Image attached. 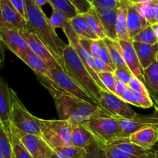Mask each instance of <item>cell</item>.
Listing matches in <instances>:
<instances>
[{
	"label": "cell",
	"mask_w": 158,
	"mask_h": 158,
	"mask_svg": "<svg viewBox=\"0 0 158 158\" xmlns=\"http://www.w3.org/2000/svg\"><path fill=\"white\" fill-rule=\"evenodd\" d=\"M116 1H117V2H120V0H116Z\"/></svg>",
	"instance_id": "61"
},
{
	"label": "cell",
	"mask_w": 158,
	"mask_h": 158,
	"mask_svg": "<svg viewBox=\"0 0 158 158\" xmlns=\"http://www.w3.org/2000/svg\"><path fill=\"white\" fill-rule=\"evenodd\" d=\"M95 60L96 66H97V69H98L99 73L100 72H114V69L111 68L107 63H105L104 61L101 60L100 58L94 59Z\"/></svg>",
	"instance_id": "46"
},
{
	"label": "cell",
	"mask_w": 158,
	"mask_h": 158,
	"mask_svg": "<svg viewBox=\"0 0 158 158\" xmlns=\"http://www.w3.org/2000/svg\"><path fill=\"white\" fill-rule=\"evenodd\" d=\"M12 128L32 158H51L54 154L52 148L43 137L21 132L13 127Z\"/></svg>",
	"instance_id": "11"
},
{
	"label": "cell",
	"mask_w": 158,
	"mask_h": 158,
	"mask_svg": "<svg viewBox=\"0 0 158 158\" xmlns=\"http://www.w3.org/2000/svg\"><path fill=\"white\" fill-rule=\"evenodd\" d=\"M13 158H15V157H14V156H13Z\"/></svg>",
	"instance_id": "63"
},
{
	"label": "cell",
	"mask_w": 158,
	"mask_h": 158,
	"mask_svg": "<svg viewBox=\"0 0 158 158\" xmlns=\"http://www.w3.org/2000/svg\"><path fill=\"white\" fill-rule=\"evenodd\" d=\"M88 1H89V2H90V3H91V4H92V2H93V0H88Z\"/></svg>",
	"instance_id": "59"
},
{
	"label": "cell",
	"mask_w": 158,
	"mask_h": 158,
	"mask_svg": "<svg viewBox=\"0 0 158 158\" xmlns=\"http://www.w3.org/2000/svg\"><path fill=\"white\" fill-rule=\"evenodd\" d=\"M154 13L155 23H158V0L154 1Z\"/></svg>",
	"instance_id": "49"
},
{
	"label": "cell",
	"mask_w": 158,
	"mask_h": 158,
	"mask_svg": "<svg viewBox=\"0 0 158 158\" xmlns=\"http://www.w3.org/2000/svg\"><path fill=\"white\" fill-rule=\"evenodd\" d=\"M138 158H157V152H152V151H147L144 154Z\"/></svg>",
	"instance_id": "50"
},
{
	"label": "cell",
	"mask_w": 158,
	"mask_h": 158,
	"mask_svg": "<svg viewBox=\"0 0 158 158\" xmlns=\"http://www.w3.org/2000/svg\"><path fill=\"white\" fill-rule=\"evenodd\" d=\"M136 1H137V2H138V0H136Z\"/></svg>",
	"instance_id": "62"
},
{
	"label": "cell",
	"mask_w": 158,
	"mask_h": 158,
	"mask_svg": "<svg viewBox=\"0 0 158 158\" xmlns=\"http://www.w3.org/2000/svg\"><path fill=\"white\" fill-rule=\"evenodd\" d=\"M103 40L107 46L110 56V58L116 69L127 67L124 60H123V52H122V49L120 43H119V40H113L107 37L104 38Z\"/></svg>",
	"instance_id": "24"
},
{
	"label": "cell",
	"mask_w": 158,
	"mask_h": 158,
	"mask_svg": "<svg viewBox=\"0 0 158 158\" xmlns=\"http://www.w3.org/2000/svg\"><path fill=\"white\" fill-rule=\"evenodd\" d=\"M11 141H12V152L15 158H32L31 154L26 149L19 137L15 132L13 128H11Z\"/></svg>",
	"instance_id": "28"
},
{
	"label": "cell",
	"mask_w": 158,
	"mask_h": 158,
	"mask_svg": "<svg viewBox=\"0 0 158 158\" xmlns=\"http://www.w3.org/2000/svg\"><path fill=\"white\" fill-rule=\"evenodd\" d=\"M128 86H129L133 91H134V92L140 93V94H146V95L151 96V94H150L149 90H148V88L146 87V86H145L138 78H137L135 76H133L132 79H131L129 84H128Z\"/></svg>",
	"instance_id": "37"
},
{
	"label": "cell",
	"mask_w": 158,
	"mask_h": 158,
	"mask_svg": "<svg viewBox=\"0 0 158 158\" xmlns=\"http://www.w3.org/2000/svg\"><path fill=\"white\" fill-rule=\"evenodd\" d=\"M114 75L118 80H120L126 84H129L130 81L133 77V73L131 71L127 68H117L114 70Z\"/></svg>",
	"instance_id": "38"
},
{
	"label": "cell",
	"mask_w": 158,
	"mask_h": 158,
	"mask_svg": "<svg viewBox=\"0 0 158 158\" xmlns=\"http://www.w3.org/2000/svg\"><path fill=\"white\" fill-rule=\"evenodd\" d=\"M120 98L125 101L126 103H127L128 104H132L134 106H137V107H140L139 106L138 102L136 100V97L134 94V91L131 89V88L128 86L126 89V90L123 93L122 96L120 97Z\"/></svg>",
	"instance_id": "43"
},
{
	"label": "cell",
	"mask_w": 158,
	"mask_h": 158,
	"mask_svg": "<svg viewBox=\"0 0 158 158\" xmlns=\"http://www.w3.org/2000/svg\"><path fill=\"white\" fill-rule=\"evenodd\" d=\"M134 94L136 97V100L138 102L140 107L142 108H151L154 106V103L153 101L151 96L146 94L137 93L134 91Z\"/></svg>",
	"instance_id": "40"
},
{
	"label": "cell",
	"mask_w": 158,
	"mask_h": 158,
	"mask_svg": "<svg viewBox=\"0 0 158 158\" xmlns=\"http://www.w3.org/2000/svg\"><path fill=\"white\" fill-rule=\"evenodd\" d=\"M126 1L131 2H137V1H136V0H126Z\"/></svg>",
	"instance_id": "56"
},
{
	"label": "cell",
	"mask_w": 158,
	"mask_h": 158,
	"mask_svg": "<svg viewBox=\"0 0 158 158\" xmlns=\"http://www.w3.org/2000/svg\"><path fill=\"white\" fill-rule=\"evenodd\" d=\"M151 26H152L153 29H154V33H155L156 37H157V39L158 40V23H155V24L151 25Z\"/></svg>",
	"instance_id": "53"
},
{
	"label": "cell",
	"mask_w": 158,
	"mask_h": 158,
	"mask_svg": "<svg viewBox=\"0 0 158 158\" xmlns=\"http://www.w3.org/2000/svg\"><path fill=\"white\" fill-rule=\"evenodd\" d=\"M63 29L64 33L66 34V37H67L68 40H69V43L73 46V48L75 49V50L77 51V54L79 55L80 58L81 59L83 63H84V65L86 66V69L89 71V74H90L91 77H93V79L95 80V82L97 83V85L100 86V88L102 90H107V89H106V87L103 86L102 82L100 81V78H99V71L98 69H97V66H96L94 58L87 52V51L85 50V49L82 47L81 45L80 44V41H79L80 36L77 35V32H75L74 29L73 28L72 25H71L70 23V21H69L66 25H65L64 27L63 28Z\"/></svg>",
	"instance_id": "8"
},
{
	"label": "cell",
	"mask_w": 158,
	"mask_h": 158,
	"mask_svg": "<svg viewBox=\"0 0 158 158\" xmlns=\"http://www.w3.org/2000/svg\"><path fill=\"white\" fill-rule=\"evenodd\" d=\"M25 2L27 30L36 34L43 40L62 69L66 72L63 53L67 44L57 35L55 29L51 26L49 19L45 15L41 7L36 4L35 0H25Z\"/></svg>",
	"instance_id": "2"
},
{
	"label": "cell",
	"mask_w": 158,
	"mask_h": 158,
	"mask_svg": "<svg viewBox=\"0 0 158 158\" xmlns=\"http://www.w3.org/2000/svg\"><path fill=\"white\" fill-rule=\"evenodd\" d=\"M156 61L158 62V52H157V56H156Z\"/></svg>",
	"instance_id": "58"
},
{
	"label": "cell",
	"mask_w": 158,
	"mask_h": 158,
	"mask_svg": "<svg viewBox=\"0 0 158 158\" xmlns=\"http://www.w3.org/2000/svg\"><path fill=\"white\" fill-rule=\"evenodd\" d=\"M83 124L105 147L110 146L120 137V123L117 117H95L83 122Z\"/></svg>",
	"instance_id": "6"
},
{
	"label": "cell",
	"mask_w": 158,
	"mask_h": 158,
	"mask_svg": "<svg viewBox=\"0 0 158 158\" xmlns=\"http://www.w3.org/2000/svg\"><path fill=\"white\" fill-rule=\"evenodd\" d=\"M89 54L94 59L100 58L101 55V46L100 40H90L89 43Z\"/></svg>",
	"instance_id": "44"
},
{
	"label": "cell",
	"mask_w": 158,
	"mask_h": 158,
	"mask_svg": "<svg viewBox=\"0 0 158 158\" xmlns=\"http://www.w3.org/2000/svg\"><path fill=\"white\" fill-rule=\"evenodd\" d=\"M69 21L79 36L88 40H99L97 35L89 29L87 23L81 14H78L76 17L69 19Z\"/></svg>",
	"instance_id": "26"
},
{
	"label": "cell",
	"mask_w": 158,
	"mask_h": 158,
	"mask_svg": "<svg viewBox=\"0 0 158 158\" xmlns=\"http://www.w3.org/2000/svg\"><path fill=\"white\" fill-rule=\"evenodd\" d=\"M11 88L7 82L0 76V123H2L8 131H11Z\"/></svg>",
	"instance_id": "15"
},
{
	"label": "cell",
	"mask_w": 158,
	"mask_h": 158,
	"mask_svg": "<svg viewBox=\"0 0 158 158\" xmlns=\"http://www.w3.org/2000/svg\"><path fill=\"white\" fill-rule=\"evenodd\" d=\"M54 153L58 158H84L86 154V150L72 145L55 149Z\"/></svg>",
	"instance_id": "29"
},
{
	"label": "cell",
	"mask_w": 158,
	"mask_h": 158,
	"mask_svg": "<svg viewBox=\"0 0 158 158\" xmlns=\"http://www.w3.org/2000/svg\"><path fill=\"white\" fill-rule=\"evenodd\" d=\"M51 158H58V157H57V156L56 155V154H55V153H54V154H52V157H51Z\"/></svg>",
	"instance_id": "55"
},
{
	"label": "cell",
	"mask_w": 158,
	"mask_h": 158,
	"mask_svg": "<svg viewBox=\"0 0 158 158\" xmlns=\"http://www.w3.org/2000/svg\"><path fill=\"white\" fill-rule=\"evenodd\" d=\"M36 77L53 98L60 120L83 123L95 117H114L102 106L91 104L63 90L52 80Z\"/></svg>",
	"instance_id": "1"
},
{
	"label": "cell",
	"mask_w": 158,
	"mask_h": 158,
	"mask_svg": "<svg viewBox=\"0 0 158 158\" xmlns=\"http://www.w3.org/2000/svg\"><path fill=\"white\" fill-rule=\"evenodd\" d=\"M1 28H13V27H10L9 26H8L6 23L3 20L2 16V12H1V6H0V29Z\"/></svg>",
	"instance_id": "51"
},
{
	"label": "cell",
	"mask_w": 158,
	"mask_h": 158,
	"mask_svg": "<svg viewBox=\"0 0 158 158\" xmlns=\"http://www.w3.org/2000/svg\"><path fill=\"white\" fill-rule=\"evenodd\" d=\"M137 7L140 15L148 21L150 25L155 24L154 13V1L147 3L137 2Z\"/></svg>",
	"instance_id": "33"
},
{
	"label": "cell",
	"mask_w": 158,
	"mask_h": 158,
	"mask_svg": "<svg viewBox=\"0 0 158 158\" xmlns=\"http://www.w3.org/2000/svg\"><path fill=\"white\" fill-rule=\"evenodd\" d=\"M127 87H128L127 84L123 83V82L120 81V80H117V81H116V83H115V86H114V94L120 98V97L122 96L123 93L126 90V89Z\"/></svg>",
	"instance_id": "47"
},
{
	"label": "cell",
	"mask_w": 158,
	"mask_h": 158,
	"mask_svg": "<svg viewBox=\"0 0 158 158\" xmlns=\"http://www.w3.org/2000/svg\"><path fill=\"white\" fill-rule=\"evenodd\" d=\"M69 2L75 7L79 14L86 13L93 8V5L88 0H69Z\"/></svg>",
	"instance_id": "39"
},
{
	"label": "cell",
	"mask_w": 158,
	"mask_h": 158,
	"mask_svg": "<svg viewBox=\"0 0 158 158\" xmlns=\"http://www.w3.org/2000/svg\"><path fill=\"white\" fill-rule=\"evenodd\" d=\"M106 158H138L136 156L130 154L115 146L105 147Z\"/></svg>",
	"instance_id": "36"
},
{
	"label": "cell",
	"mask_w": 158,
	"mask_h": 158,
	"mask_svg": "<svg viewBox=\"0 0 158 158\" xmlns=\"http://www.w3.org/2000/svg\"><path fill=\"white\" fill-rule=\"evenodd\" d=\"M19 59L35 73V75L45 77L51 80L50 69L49 66L32 51L30 50L26 52L22 56H20Z\"/></svg>",
	"instance_id": "22"
},
{
	"label": "cell",
	"mask_w": 158,
	"mask_h": 158,
	"mask_svg": "<svg viewBox=\"0 0 158 158\" xmlns=\"http://www.w3.org/2000/svg\"><path fill=\"white\" fill-rule=\"evenodd\" d=\"M157 158H158V153L157 152Z\"/></svg>",
	"instance_id": "60"
},
{
	"label": "cell",
	"mask_w": 158,
	"mask_h": 158,
	"mask_svg": "<svg viewBox=\"0 0 158 158\" xmlns=\"http://www.w3.org/2000/svg\"><path fill=\"white\" fill-rule=\"evenodd\" d=\"M10 134L11 131H8L4 125L0 123V153L5 158H13Z\"/></svg>",
	"instance_id": "27"
},
{
	"label": "cell",
	"mask_w": 158,
	"mask_h": 158,
	"mask_svg": "<svg viewBox=\"0 0 158 158\" xmlns=\"http://www.w3.org/2000/svg\"><path fill=\"white\" fill-rule=\"evenodd\" d=\"M100 105L117 118L129 120L135 117L137 114L127 103L109 90H101Z\"/></svg>",
	"instance_id": "10"
},
{
	"label": "cell",
	"mask_w": 158,
	"mask_h": 158,
	"mask_svg": "<svg viewBox=\"0 0 158 158\" xmlns=\"http://www.w3.org/2000/svg\"><path fill=\"white\" fill-rule=\"evenodd\" d=\"M86 154L84 158H106V148L97 140L86 148Z\"/></svg>",
	"instance_id": "32"
},
{
	"label": "cell",
	"mask_w": 158,
	"mask_h": 158,
	"mask_svg": "<svg viewBox=\"0 0 158 158\" xmlns=\"http://www.w3.org/2000/svg\"><path fill=\"white\" fill-rule=\"evenodd\" d=\"M100 46H101V55H100V59H101L103 61H104L105 63H107L111 68L115 70V66H114V63H113L112 60L110 58V52L108 51L107 46L105 44V43L103 42V40H100Z\"/></svg>",
	"instance_id": "42"
},
{
	"label": "cell",
	"mask_w": 158,
	"mask_h": 158,
	"mask_svg": "<svg viewBox=\"0 0 158 158\" xmlns=\"http://www.w3.org/2000/svg\"><path fill=\"white\" fill-rule=\"evenodd\" d=\"M81 15H83V18L85 19L86 22L87 23L89 29L97 35L99 40H103L104 38H106V33H105L104 29H103L101 22H100V19H99L98 15L97 14V12H96L94 7L90 10L88 11L87 12L84 14H81Z\"/></svg>",
	"instance_id": "25"
},
{
	"label": "cell",
	"mask_w": 158,
	"mask_h": 158,
	"mask_svg": "<svg viewBox=\"0 0 158 158\" xmlns=\"http://www.w3.org/2000/svg\"><path fill=\"white\" fill-rule=\"evenodd\" d=\"M19 32L23 35V38L26 40L31 51H32L40 58H41L49 66V69L60 67L52 52L36 34L33 33L27 29L19 30Z\"/></svg>",
	"instance_id": "12"
},
{
	"label": "cell",
	"mask_w": 158,
	"mask_h": 158,
	"mask_svg": "<svg viewBox=\"0 0 158 158\" xmlns=\"http://www.w3.org/2000/svg\"><path fill=\"white\" fill-rule=\"evenodd\" d=\"M92 5L94 7L100 9H116L120 7V2L116 0H93Z\"/></svg>",
	"instance_id": "41"
},
{
	"label": "cell",
	"mask_w": 158,
	"mask_h": 158,
	"mask_svg": "<svg viewBox=\"0 0 158 158\" xmlns=\"http://www.w3.org/2000/svg\"><path fill=\"white\" fill-rule=\"evenodd\" d=\"M11 124L18 131L26 134L41 136L40 119L28 111L17 96L16 93L11 89Z\"/></svg>",
	"instance_id": "5"
},
{
	"label": "cell",
	"mask_w": 158,
	"mask_h": 158,
	"mask_svg": "<svg viewBox=\"0 0 158 158\" xmlns=\"http://www.w3.org/2000/svg\"><path fill=\"white\" fill-rule=\"evenodd\" d=\"M71 137L73 146L86 149L96 140L92 133L83 124V123L71 122Z\"/></svg>",
	"instance_id": "20"
},
{
	"label": "cell",
	"mask_w": 158,
	"mask_h": 158,
	"mask_svg": "<svg viewBox=\"0 0 158 158\" xmlns=\"http://www.w3.org/2000/svg\"><path fill=\"white\" fill-rule=\"evenodd\" d=\"M120 134L117 140H127L132 134L144 128H158V110H155L154 113L150 115L137 114L135 117L129 120L120 118Z\"/></svg>",
	"instance_id": "9"
},
{
	"label": "cell",
	"mask_w": 158,
	"mask_h": 158,
	"mask_svg": "<svg viewBox=\"0 0 158 158\" xmlns=\"http://www.w3.org/2000/svg\"><path fill=\"white\" fill-rule=\"evenodd\" d=\"M35 2H36V4L38 5L39 6L42 7L43 6L46 5V3H48L47 0H35Z\"/></svg>",
	"instance_id": "52"
},
{
	"label": "cell",
	"mask_w": 158,
	"mask_h": 158,
	"mask_svg": "<svg viewBox=\"0 0 158 158\" xmlns=\"http://www.w3.org/2000/svg\"><path fill=\"white\" fill-rule=\"evenodd\" d=\"M94 7V6H93ZM102 23L107 38L113 40H117L116 25H117L118 8L116 9H100L94 7Z\"/></svg>",
	"instance_id": "18"
},
{
	"label": "cell",
	"mask_w": 158,
	"mask_h": 158,
	"mask_svg": "<svg viewBox=\"0 0 158 158\" xmlns=\"http://www.w3.org/2000/svg\"><path fill=\"white\" fill-rule=\"evenodd\" d=\"M133 46L135 49L140 63L143 69H146L154 61L158 52V43L146 44V43L133 42Z\"/></svg>",
	"instance_id": "21"
},
{
	"label": "cell",
	"mask_w": 158,
	"mask_h": 158,
	"mask_svg": "<svg viewBox=\"0 0 158 158\" xmlns=\"http://www.w3.org/2000/svg\"><path fill=\"white\" fill-rule=\"evenodd\" d=\"M0 6L2 16L8 26L19 30L27 29V21L9 0H0Z\"/></svg>",
	"instance_id": "16"
},
{
	"label": "cell",
	"mask_w": 158,
	"mask_h": 158,
	"mask_svg": "<svg viewBox=\"0 0 158 158\" xmlns=\"http://www.w3.org/2000/svg\"><path fill=\"white\" fill-rule=\"evenodd\" d=\"M154 1V0H138L139 3H147V2H151Z\"/></svg>",
	"instance_id": "54"
},
{
	"label": "cell",
	"mask_w": 158,
	"mask_h": 158,
	"mask_svg": "<svg viewBox=\"0 0 158 158\" xmlns=\"http://www.w3.org/2000/svg\"><path fill=\"white\" fill-rule=\"evenodd\" d=\"M63 58L66 73L77 81L100 104L102 89L91 77L73 46L69 43L66 45L63 50Z\"/></svg>",
	"instance_id": "3"
},
{
	"label": "cell",
	"mask_w": 158,
	"mask_h": 158,
	"mask_svg": "<svg viewBox=\"0 0 158 158\" xmlns=\"http://www.w3.org/2000/svg\"><path fill=\"white\" fill-rule=\"evenodd\" d=\"M0 158H5V157H4V156H3L2 154H1V153H0Z\"/></svg>",
	"instance_id": "57"
},
{
	"label": "cell",
	"mask_w": 158,
	"mask_h": 158,
	"mask_svg": "<svg viewBox=\"0 0 158 158\" xmlns=\"http://www.w3.org/2000/svg\"><path fill=\"white\" fill-rule=\"evenodd\" d=\"M127 8L126 3L123 0H120V6L118 8L117 25H116L117 40L133 42L130 36L127 26Z\"/></svg>",
	"instance_id": "23"
},
{
	"label": "cell",
	"mask_w": 158,
	"mask_h": 158,
	"mask_svg": "<svg viewBox=\"0 0 158 158\" xmlns=\"http://www.w3.org/2000/svg\"><path fill=\"white\" fill-rule=\"evenodd\" d=\"M127 8V26L131 40L134 35L138 34L142 30L151 26L146 19L140 15L137 7V2H131L123 0Z\"/></svg>",
	"instance_id": "17"
},
{
	"label": "cell",
	"mask_w": 158,
	"mask_h": 158,
	"mask_svg": "<svg viewBox=\"0 0 158 158\" xmlns=\"http://www.w3.org/2000/svg\"><path fill=\"white\" fill-rule=\"evenodd\" d=\"M0 39L4 46L19 58L31 50L26 40L15 28H1Z\"/></svg>",
	"instance_id": "13"
},
{
	"label": "cell",
	"mask_w": 158,
	"mask_h": 158,
	"mask_svg": "<svg viewBox=\"0 0 158 158\" xmlns=\"http://www.w3.org/2000/svg\"><path fill=\"white\" fill-rule=\"evenodd\" d=\"M49 19L51 26L55 29L56 28H62L63 29L65 25L69 21V19L68 18L67 15L64 12H61L58 9L52 10V13Z\"/></svg>",
	"instance_id": "34"
},
{
	"label": "cell",
	"mask_w": 158,
	"mask_h": 158,
	"mask_svg": "<svg viewBox=\"0 0 158 158\" xmlns=\"http://www.w3.org/2000/svg\"><path fill=\"white\" fill-rule=\"evenodd\" d=\"M52 9H58L64 12L69 19L74 18L78 15L77 9L69 2V0H47Z\"/></svg>",
	"instance_id": "30"
},
{
	"label": "cell",
	"mask_w": 158,
	"mask_h": 158,
	"mask_svg": "<svg viewBox=\"0 0 158 158\" xmlns=\"http://www.w3.org/2000/svg\"><path fill=\"white\" fill-rule=\"evenodd\" d=\"M4 61H5V49H4V44L2 42L0 39V71L4 66Z\"/></svg>",
	"instance_id": "48"
},
{
	"label": "cell",
	"mask_w": 158,
	"mask_h": 158,
	"mask_svg": "<svg viewBox=\"0 0 158 158\" xmlns=\"http://www.w3.org/2000/svg\"><path fill=\"white\" fill-rule=\"evenodd\" d=\"M50 73L51 80L58 85L63 90L91 104L100 106L98 102L92 96L89 95L77 81L71 78L65 71H63L62 68L57 67L50 69Z\"/></svg>",
	"instance_id": "7"
},
{
	"label": "cell",
	"mask_w": 158,
	"mask_h": 158,
	"mask_svg": "<svg viewBox=\"0 0 158 158\" xmlns=\"http://www.w3.org/2000/svg\"><path fill=\"white\" fill-rule=\"evenodd\" d=\"M42 137L52 150L72 146L71 121L62 120H42Z\"/></svg>",
	"instance_id": "4"
},
{
	"label": "cell",
	"mask_w": 158,
	"mask_h": 158,
	"mask_svg": "<svg viewBox=\"0 0 158 158\" xmlns=\"http://www.w3.org/2000/svg\"><path fill=\"white\" fill-rule=\"evenodd\" d=\"M98 77L106 89L114 94V86L117 80L114 72H100L98 73Z\"/></svg>",
	"instance_id": "35"
},
{
	"label": "cell",
	"mask_w": 158,
	"mask_h": 158,
	"mask_svg": "<svg viewBox=\"0 0 158 158\" xmlns=\"http://www.w3.org/2000/svg\"><path fill=\"white\" fill-rule=\"evenodd\" d=\"M133 42L146 43V44H156L158 43V40L156 37L152 26H148L143 30L139 32L132 38Z\"/></svg>",
	"instance_id": "31"
},
{
	"label": "cell",
	"mask_w": 158,
	"mask_h": 158,
	"mask_svg": "<svg viewBox=\"0 0 158 158\" xmlns=\"http://www.w3.org/2000/svg\"><path fill=\"white\" fill-rule=\"evenodd\" d=\"M12 3L15 9L19 11L20 14L26 19V2L25 0H9Z\"/></svg>",
	"instance_id": "45"
},
{
	"label": "cell",
	"mask_w": 158,
	"mask_h": 158,
	"mask_svg": "<svg viewBox=\"0 0 158 158\" xmlns=\"http://www.w3.org/2000/svg\"><path fill=\"white\" fill-rule=\"evenodd\" d=\"M128 139L134 144L145 151H149L158 141V128H144L132 134Z\"/></svg>",
	"instance_id": "19"
},
{
	"label": "cell",
	"mask_w": 158,
	"mask_h": 158,
	"mask_svg": "<svg viewBox=\"0 0 158 158\" xmlns=\"http://www.w3.org/2000/svg\"><path fill=\"white\" fill-rule=\"evenodd\" d=\"M123 52V57L128 69L131 71L133 75L138 78L149 90L148 82L144 75V70L140 63L135 49L133 46V42H127L124 40H119Z\"/></svg>",
	"instance_id": "14"
}]
</instances>
